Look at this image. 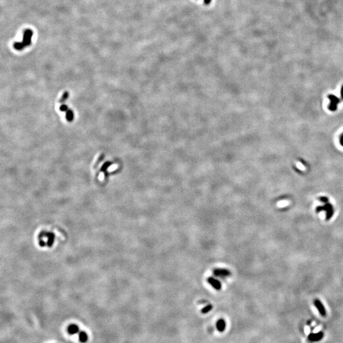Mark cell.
<instances>
[{
    "mask_svg": "<svg viewBox=\"0 0 343 343\" xmlns=\"http://www.w3.org/2000/svg\"><path fill=\"white\" fill-rule=\"evenodd\" d=\"M314 304L316 308H317L318 310L319 313H320L322 316H323L324 317V316L326 315V310H325L323 304L322 303V302H321L320 300H319L318 299H316L314 301Z\"/></svg>",
    "mask_w": 343,
    "mask_h": 343,
    "instance_id": "5b68a950",
    "label": "cell"
},
{
    "mask_svg": "<svg viewBox=\"0 0 343 343\" xmlns=\"http://www.w3.org/2000/svg\"><path fill=\"white\" fill-rule=\"evenodd\" d=\"M80 328L76 324H71L69 326L67 327V332L70 335H75L79 332Z\"/></svg>",
    "mask_w": 343,
    "mask_h": 343,
    "instance_id": "8992f818",
    "label": "cell"
},
{
    "mask_svg": "<svg viewBox=\"0 0 343 343\" xmlns=\"http://www.w3.org/2000/svg\"><path fill=\"white\" fill-rule=\"evenodd\" d=\"M328 98L330 100V104L328 106V109L331 111H335L337 109V104L340 102V99L333 95H328Z\"/></svg>",
    "mask_w": 343,
    "mask_h": 343,
    "instance_id": "6da1fadb",
    "label": "cell"
},
{
    "mask_svg": "<svg viewBox=\"0 0 343 343\" xmlns=\"http://www.w3.org/2000/svg\"><path fill=\"white\" fill-rule=\"evenodd\" d=\"M205 2H206V3H208L210 2V0H205Z\"/></svg>",
    "mask_w": 343,
    "mask_h": 343,
    "instance_id": "e0dca14e",
    "label": "cell"
},
{
    "mask_svg": "<svg viewBox=\"0 0 343 343\" xmlns=\"http://www.w3.org/2000/svg\"><path fill=\"white\" fill-rule=\"evenodd\" d=\"M339 142H340V144H341V145L343 146V133L341 134V135H340Z\"/></svg>",
    "mask_w": 343,
    "mask_h": 343,
    "instance_id": "9a60e30c",
    "label": "cell"
},
{
    "mask_svg": "<svg viewBox=\"0 0 343 343\" xmlns=\"http://www.w3.org/2000/svg\"><path fill=\"white\" fill-rule=\"evenodd\" d=\"M207 281L208 282L212 285V287H213L215 290H220L221 289V284L219 281L216 280L215 278H214L213 277H209L208 279H207Z\"/></svg>",
    "mask_w": 343,
    "mask_h": 343,
    "instance_id": "277c9868",
    "label": "cell"
},
{
    "mask_svg": "<svg viewBox=\"0 0 343 343\" xmlns=\"http://www.w3.org/2000/svg\"><path fill=\"white\" fill-rule=\"evenodd\" d=\"M214 274L217 276H219L221 278H225L231 275L230 271L227 269H215L214 271Z\"/></svg>",
    "mask_w": 343,
    "mask_h": 343,
    "instance_id": "7a4b0ae2",
    "label": "cell"
},
{
    "mask_svg": "<svg viewBox=\"0 0 343 343\" xmlns=\"http://www.w3.org/2000/svg\"><path fill=\"white\" fill-rule=\"evenodd\" d=\"M66 118L68 122H72L74 119V113L72 110L68 109L66 111Z\"/></svg>",
    "mask_w": 343,
    "mask_h": 343,
    "instance_id": "9c48e42d",
    "label": "cell"
},
{
    "mask_svg": "<svg viewBox=\"0 0 343 343\" xmlns=\"http://www.w3.org/2000/svg\"><path fill=\"white\" fill-rule=\"evenodd\" d=\"M212 308H213V306H212L211 304L207 305V306H205L204 308H203V309H201V313H202L203 314L208 313V312H210V311L212 310Z\"/></svg>",
    "mask_w": 343,
    "mask_h": 343,
    "instance_id": "8fae6325",
    "label": "cell"
},
{
    "mask_svg": "<svg viewBox=\"0 0 343 343\" xmlns=\"http://www.w3.org/2000/svg\"><path fill=\"white\" fill-rule=\"evenodd\" d=\"M104 156H105L104 154H103V153L101 154V155H100V156H99L98 159H97V161H96V162H95V165H94V168H96L97 167V166H98V165H99V163H100V162H102V160H104Z\"/></svg>",
    "mask_w": 343,
    "mask_h": 343,
    "instance_id": "7c38bea8",
    "label": "cell"
},
{
    "mask_svg": "<svg viewBox=\"0 0 343 343\" xmlns=\"http://www.w3.org/2000/svg\"><path fill=\"white\" fill-rule=\"evenodd\" d=\"M226 322L224 319H220V320H218V322H217V328L218 331L220 332H223L225 330V328H226Z\"/></svg>",
    "mask_w": 343,
    "mask_h": 343,
    "instance_id": "52a82bcc",
    "label": "cell"
},
{
    "mask_svg": "<svg viewBox=\"0 0 343 343\" xmlns=\"http://www.w3.org/2000/svg\"><path fill=\"white\" fill-rule=\"evenodd\" d=\"M111 164H112V163H111V162H110V161L106 162V163H104L103 165L102 166L101 168H100V170H101L102 172H105L107 169H108V167H109V166Z\"/></svg>",
    "mask_w": 343,
    "mask_h": 343,
    "instance_id": "4fadbf2b",
    "label": "cell"
},
{
    "mask_svg": "<svg viewBox=\"0 0 343 343\" xmlns=\"http://www.w3.org/2000/svg\"><path fill=\"white\" fill-rule=\"evenodd\" d=\"M323 333L322 332L317 333H311L308 336V340L310 341L311 342H317V341H320L323 338Z\"/></svg>",
    "mask_w": 343,
    "mask_h": 343,
    "instance_id": "3957f363",
    "label": "cell"
},
{
    "mask_svg": "<svg viewBox=\"0 0 343 343\" xmlns=\"http://www.w3.org/2000/svg\"><path fill=\"white\" fill-rule=\"evenodd\" d=\"M60 110L61 111H67L68 110V107H67V105L63 104L60 107Z\"/></svg>",
    "mask_w": 343,
    "mask_h": 343,
    "instance_id": "5bb4252c",
    "label": "cell"
},
{
    "mask_svg": "<svg viewBox=\"0 0 343 343\" xmlns=\"http://www.w3.org/2000/svg\"><path fill=\"white\" fill-rule=\"evenodd\" d=\"M79 341L81 343H85L88 341V334L85 332H80L79 333Z\"/></svg>",
    "mask_w": 343,
    "mask_h": 343,
    "instance_id": "ba28073f",
    "label": "cell"
},
{
    "mask_svg": "<svg viewBox=\"0 0 343 343\" xmlns=\"http://www.w3.org/2000/svg\"><path fill=\"white\" fill-rule=\"evenodd\" d=\"M341 99L343 100V85L341 86Z\"/></svg>",
    "mask_w": 343,
    "mask_h": 343,
    "instance_id": "2e32d148",
    "label": "cell"
},
{
    "mask_svg": "<svg viewBox=\"0 0 343 343\" xmlns=\"http://www.w3.org/2000/svg\"><path fill=\"white\" fill-rule=\"evenodd\" d=\"M69 92H67V91L64 92V94H63L62 97H61V98L60 99L59 101V103H64L66 100H67V99H68L69 97Z\"/></svg>",
    "mask_w": 343,
    "mask_h": 343,
    "instance_id": "30bf717a",
    "label": "cell"
}]
</instances>
